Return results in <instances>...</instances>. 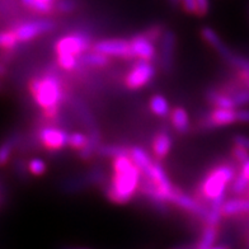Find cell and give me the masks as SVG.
<instances>
[{"label":"cell","instance_id":"cell-1","mask_svg":"<svg viewBox=\"0 0 249 249\" xmlns=\"http://www.w3.org/2000/svg\"><path fill=\"white\" fill-rule=\"evenodd\" d=\"M112 171L111 182L106 188L107 198L117 205L128 203L134 198L135 194L140 191L142 179L141 171L130 154L112 159Z\"/></svg>","mask_w":249,"mask_h":249},{"label":"cell","instance_id":"cell-2","mask_svg":"<svg viewBox=\"0 0 249 249\" xmlns=\"http://www.w3.org/2000/svg\"><path fill=\"white\" fill-rule=\"evenodd\" d=\"M28 89L33 101L43 111V115L47 118L57 116L60 105L65 98V90L59 75L47 71L43 75L35 76L30 80Z\"/></svg>","mask_w":249,"mask_h":249},{"label":"cell","instance_id":"cell-3","mask_svg":"<svg viewBox=\"0 0 249 249\" xmlns=\"http://www.w3.org/2000/svg\"><path fill=\"white\" fill-rule=\"evenodd\" d=\"M239 173L233 161H223L216 164L205 174V177L197 186V200L203 201L207 205L213 201L226 197V188L233 183V180Z\"/></svg>","mask_w":249,"mask_h":249},{"label":"cell","instance_id":"cell-4","mask_svg":"<svg viewBox=\"0 0 249 249\" xmlns=\"http://www.w3.org/2000/svg\"><path fill=\"white\" fill-rule=\"evenodd\" d=\"M92 47V37L88 33L79 31L60 37L55 42L53 51L56 56H74L80 59Z\"/></svg>","mask_w":249,"mask_h":249},{"label":"cell","instance_id":"cell-5","mask_svg":"<svg viewBox=\"0 0 249 249\" xmlns=\"http://www.w3.org/2000/svg\"><path fill=\"white\" fill-rule=\"evenodd\" d=\"M93 51L106 55L107 57H120V59H135L130 39L106 38L93 43Z\"/></svg>","mask_w":249,"mask_h":249},{"label":"cell","instance_id":"cell-6","mask_svg":"<svg viewBox=\"0 0 249 249\" xmlns=\"http://www.w3.org/2000/svg\"><path fill=\"white\" fill-rule=\"evenodd\" d=\"M154 76V65L151 62L138 60L124 76V86L130 90H139L148 86Z\"/></svg>","mask_w":249,"mask_h":249},{"label":"cell","instance_id":"cell-7","mask_svg":"<svg viewBox=\"0 0 249 249\" xmlns=\"http://www.w3.org/2000/svg\"><path fill=\"white\" fill-rule=\"evenodd\" d=\"M55 28V22L50 19H37L28 20L18 24L13 28L17 35V38L19 43L30 42L37 37L42 36L45 33H49Z\"/></svg>","mask_w":249,"mask_h":249},{"label":"cell","instance_id":"cell-8","mask_svg":"<svg viewBox=\"0 0 249 249\" xmlns=\"http://www.w3.org/2000/svg\"><path fill=\"white\" fill-rule=\"evenodd\" d=\"M39 142L49 151H60L68 146L69 134L55 126H45L38 132Z\"/></svg>","mask_w":249,"mask_h":249},{"label":"cell","instance_id":"cell-9","mask_svg":"<svg viewBox=\"0 0 249 249\" xmlns=\"http://www.w3.org/2000/svg\"><path fill=\"white\" fill-rule=\"evenodd\" d=\"M173 205H176L177 207L182 209V210L187 211V213H192L195 216H197L198 219L203 220L206 219L207 213H209V207L205 206L202 202L195 198V197L190 196V195L184 194L180 190L176 191V195L173 197V201H172Z\"/></svg>","mask_w":249,"mask_h":249},{"label":"cell","instance_id":"cell-10","mask_svg":"<svg viewBox=\"0 0 249 249\" xmlns=\"http://www.w3.org/2000/svg\"><path fill=\"white\" fill-rule=\"evenodd\" d=\"M236 109H223L213 108L203 117L201 126L203 128L226 127L230 124H236Z\"/></svg>","mask_w":249,"mask_h":249},{"label":"cell","instance_id":"cell-11","mask_svg":"<svg viewBox=\"0 0 249 249\" xmlns=\"http://www.w3.org/2000/svg\"><path fill=\"white\" fill-rule=\"evenodd\" d=\"M131 47L132 53H134V57L141 61L151 62L155 59L157 55V50H155V45L153 41L145 36L144 33H139L135 35L131 39Z\"/></svg>","mask_w":249,"mask_h":249},{"label":"cell","instance_id":"cell-12","mask_svg":"<svg viewBox=\"0 0 249 249\" xmlns=\"http://www.w3.org/2000/svg\"><path fill=\"white\" fill-rule=\"evenodd\" d=\"M174 49H176V35L173 31L167 30L160 39V66L167 74L171 72L173 68Z\"/></svg>","mask_w":249,"mask_h":249},{"label":"cell","instance_id":"cell-13","mask_svg":"<svg viewBox=\"0 0 249 249\" xmlns=\"http://www.w3.org/2000/svg\"><path fill=\"white\" fill-rule=\"evenodd\" d=\"M71 106L76 115L80 118V121L84 124V127L87 128L88 135L101 134V130H99L98 124L95 121L94 116H93V113L90 112V109L88 108V106H87L84 102L80 101V99L78 98H72Z\"/></svg>","mask_w":249,"mask_h":249},{"label":"cell","instance_id":"cell-14","mask_svg":"<svg viewBox=\"0 0 249 249\" xmlns=\"http://www.w3.org/2000/svg\"><path fill=\"white\" fill-rule=\"evenodd\" d=\"M201 36H202V38L205 39V41H206V42L209 43V45H210V46L213 47V49L215 50L226 62L231 59V56H233L234 53H231V50L221 41V38H220V36L217 35L216 31L213 30L211 27H203V28H201Z\"/></svg>","mask_w":249,"mask_h":249},{"label":"cell","instance_id":"cell-15","mask_svg":"<svg viewBox=\"0 0 249 249\" xmlns=\"http://www.w3.org/2000/svg\"><path fill=\"white\" fill-rule=\"evenodd\" d=\"M224 217L249 216V198L248 197H233L228 198L223 206Z\"/></svg>","mask_w":249,"mask_h":249},{"label":"cell","instance_id":"cell-16","mask_svg":"<svg viewBox=\"0 0 249 249\" xmlns=\"http://www.w3.org/2000/svg\"><path fill=\"white\" fill-rule=\"evenodd\" d=\"M172 145H173V140L168 132L160 131L155 134L154 139L151 141V150L155 159L159 161L167 158L172 150Z\"/></svg>","mask_w":249,"mask_h":249},{"label":"cell","instance_id":"cell-17","mask_svg":"<svg viewBox=\"0 0 249 249\" xmlns=\"http://www.w3.org/2000/svg\"><path fill=\"white\" fill-rule=\"evenodd\" d=\"M130 157L132 158V160L135 161V164L138 165L139 169L141 171L142 177H148L149 174L153 171V167H154L155 161L153 158L149 155V153L146 150H144L140 146H134V148L130 149Z\"/></svg>","mask_w":249,"mask_h":249},{"label":"cell","instance_id":"cell-18","mask_svg":"<svg viewBox=\"0 0 249 249\" xmlns=\"http://www.w3.org/2000/svg\"><path fill=\"white\" fill-rule=\"evenodd\" d=\"M206 99L211 106L215 108L223 109H235V102L233 97L224 90H217V89H210L206 92Z\"/></svg>","mask_w":249,"mask_h":249},{"label":"cell","instance_id":"cell-19","mask_svg":"<svg viewBox=\"0 0 249 249\" xmlns=\"http://www.w3.org/2000/svg\"><path fill=\"white\" fill-rule=\"evenodd\" d=\"M171 122L178 134H187L190 130V117L183 107H176L171 113Z\"/></svg>","mask_w":249,"mask_h":249},{"label":"cell","instance_id":"cell-20","mask_svg":"<svg viewBox=\"0 0 249 249\" xmlns=\"http://www.w3.org/2000/svg\"><path fill=\"white\" fill-rule=\"evenodd\" d=\"M219 236V228L217 226L205 225L200 239L196 243L197 249H209L215 246V243Z\"/></svg>","mask_w":249,"mask_h":249},{"label":"cell","instance_id":"cell-21","mask_svg":"<svg viewBox=\"0 0 249 249\" xmlns=\"http://www.w3.org/2000/svg\"><path fill=\"white\" fill-rule=\"evenodd\" d=\"M149 108L158 117H168L172 113L169 103L161 94H155L151 97L149 101Z\"/></svg>","mask_w":249,"mask_h":249},{"label":"cell","instance_id":"cell-22","mask_svg":"<svg viewBox=\"0 0 249 249\" xmlns=\"http://www.w3.org/2000/svg\"><path fill=\"white\" fill-rule=\"evenodd\" d=\"M79 64H82L83 66H90V68H105L109 64V57L92 50L79 59Z\"/></svg>","mask_w":249,"mask_h":249},{"label":"cell","instance_id":"cell-23","mask_svg":"<svg viewBox=\"0 0 249 249\" xmlns=\"http://www.w3.org/2000/svg\"><path fill=\"white\" fill-rule=\"evenodd\" d=\"M97 154L101 155L103 158H111V159H116L118 157H122V155L130 154V149L121 146V145H103L102 144L99 146Z\"/></svg>","mask_w":249,"mask_h":249},{"label":"cell","instance_id":"cell-24","mask_svg":"<svg viewBox=\"0 0 249 249\" xmlns=\"http://www.w3.org/2000/svg\"><path fill=\"white\" fill-rule=\"evenodd\" d=\"M18 38H17V35L14 32V30H3L0 33V46L3 49V51H13L17 46H18Z\"/></svg>","mask_w":249,"mask_h":249},{"label":"cell","instance_id":"cell-25","mask_svg":"<svg viewBox=\"0 0 249 249\" xmlns=\"http://www.w3.org/2000/svg\"><path fill=\"white\" fill-rule=\"evenodd\" d=\"M20 1L31 12H35L37 14H51L55 12V7L53 5L41 3L38 0H20Z\"/></svg>","mask_w":249,"mask_h":249},{"label":"cell","instance_id":"cell-26","mask_svg":"<svg viewBox=\"0 0 249 249\" xmlns=\"http://www.w3.org/2000/svg\"><path fill=\"white\" fill-rule=\"evenodd\" d=\"M248 191H249V180L247 179L244 176L238 173L235 179L233 180V183L230 184V192H231V195H235L236 197H239V196H243V195H247Z\"/></svg>","mask_w":249,"mask_h":249},{"label":"cell","instance_id":"cell-27","mask_svg":"<svg viewBox=\"0 0 249 249\" xmlns=\"http://www.w3.org/2000/svg\"><path fill=\"white\" fill-rule=\"evenodd\" d=\"M225 93L230 94L233 97L234 102H235L236 108L242 107V106H249V89H236V88H229V90H224Z\"/></svg>","mask_w":249,"mask_h":249},{"label":"cell","instance_id":"cell-28","mask_svg":"<svg viewBox=\"0 0 249 249\" xmlns=\"http://www.w3.org/2000/svg\"><path fill=\"white\" fill-rule=\"evenodd\" d=\"M88 135L83 134V132H72V134H69L68 146H70V148L79 153V151H82L83 149L86 148L87 144H88Z\"/></svg>","mask_w":249,"mask_h":249},{"label":"cell","instance_id":"cell-29","mask_svg":"<svg viewBox=\"0 0 249 249\" xmlns=\"http://www.w3.org/2000/svg\"><path fill=\"white\" fill-rule=\"evenodd\" d=\"M16 144V136H9L7 140H4L1 149H0V164H1V167H5L9 161L10 154H12Z\"/></svg>","mask_w":249,"mask_h":249},{"label":"cell","instance_id":"cell-30","mask_svg":"<svg viewBox=\"0 0 249 249\" xmlns=\"http://www.w3.org/2000/svg\"><path fill=\"white\" fill-rule=\"evenodd\" d=\"M56 61L65 71H74L79 65V59L74 56H56Z\"/></svg>","mask_w":249,"mask_h":249},{"label":"cell","instance_id":"cell-31","mask_svg":"<svg viewBox=\"0 0 249 249\" xmlns=\"http://www.w3.org/2000/svg\"><path fill=\"white\" fill-rule=\"evenodd\" d=\"M27 168H28V173H31L32 176H36V177H39L42 176L46 172V163L39 159V158H33L31 159L28 163H27Z\"/></svg>","mask_w":249,"mask_h":249},{"label":"cell","instance_id":"cell-32","mask_svg":"<svg viewBox=\"0 0 249 249\" xmlns=\"http://www.w3.org/2000/svg\"><path fill=\"white\" fill-rule=\"evenodd\" d=\"M75 0H59L55 5V12H59L61 14H69L76 9Z\"/></svg>","mask_w":249,"mask_h":249},{"label":"cell","instance_id":"cell-33","mask_svg":"<svg viewBox=\"0 0 249 249\" xmlns=\"http://www.w3.org/2000/svg\"><path fill=\"white\" fill-rule=\"evenodd\" d=\"M164 32H165V31L163 30V27H161L160 24H153V26L149 27L148 30L142 33H144L145 36L148 37L150 41L155 42V41H158V39L163 37Z\"/></svg>","mask_w":249,"mask_h":249},{"label":"cell","instance_id":"cell-34","mask_svg":"<svg viewBox=\"0 0 249 249\" xmlns=\"http://www.w3.org/2000/svg\"><path fill=\"white\" fill-rule=\"evenodd\" d=\"M231 157H233V159L236 163L242 164L249 159V151L246 150V149L239 148V146H233V149H231Z\"/></svg>","mask_w":249,"mask_h":249},{"label":"cell","instance_id":"cell-35","mask_svg":"<svg viewBox=\"0 0 249 249\" xmlns=\"http://www.w3.org/2000/svg\"><path fill=\"white\" fill-rule=\"evenodd\" d=\"M210 8L209 0H196V14L198 17H205Z\"/></svg>","mask_w":249,"mask_h":249},{"label":"cell","instance_id":"cell-36","mask_svg":"<svg viewBox=\"0 0 249 249\" xmlns=\"http://www.w3.org/2000/svg\"><path fill=\"white\" fill-rule=\"evenodd\" d=\"M234 146H239V148L246 149L249 151V136L246 135H236L233 138Z\"/></svg>","mask_w":249,"mask_h":249},{"label":"cell","instance_id":"cell-37","mask_svg":"<svg viewBox=\"0 0 249 249\" xmlns=\"http://www.w3.org/2000/svg\"><path fill=\"white\" fill-rule=\"evenodd\" d=\"M238 124H249V109H236Z\"/></svg>","mask_w":249,"mask_h":249},{"label":"cell","instance_id":"cell-38","mask_svg":"<svg viewBox=\"0 0 249 249\" xmlns=\"http://www.w3.org/2000/svg\"><path fill=\"white\" fill-rule=\"evenodd\" d=\"M182 7L186 10V13H196V0H182Z\"/></svg>","mask_w":249,"mask_h":249},{"label":"cell","instance_id":"cell-39","mask_svg":"<svg viewBox=\"0 0 249 249\" xmlns=\"http://www.w3.org/2000/svg\"><path fill=\"white\" fill-rule=\"evenodd\" d=\"M239 173L249 180V159L244 161V163L239 164Z\"/></svg>","mask_w":249,"mask_h":249},{"label":"cell","instance_id":"cell-40","mask_svg":"<svg viewBox=\"0 0 249 249\" xmlns=\"http://www.w3.org/2000/svg\"><path fill=\"white\" fill-rule=\"evenodd\" d=\"M238 78L246 86V88L249 89V71H238Z\"/></svg>","mask_w":249,"mask_h":249},{"label":"cell","instance_id":"cell-41","mask_svg":"<svg viewBox=\"0 0 249 249\" xmlns=\"http://www.w3.org/2000/svg\"><path fill=\"white\" fill-rule=\"evenodd\" d=\"M171 249H197L196 243H188V244H180V246L173 247Z\"/></svg>","mask_w":249,"mask_h":249},{"label":"cell","instance_id":"cell-42","mask_svg":"<svg viewBox=\"0 0 249 249\" xmlns=\"http://www.w3.org/2000/svg\"><path fill=\"white\" fill-rule=\"evenodd\" d=\"M38 1H41V3H45V4H49V5H53L55 7V0H38Z\"/></svg>","mask_w":249,"mask_h":249},{"label":"cell","instance_id":"cell-43","mask_svg":"<svg viewBox=\"0 0 249 249\" xmlns=\"http://www.w3.org/2000/svg\"><path fill=\"white\" fill-rule=\"evenodd\" d=\"M209 249H230L228 246H213Z\"/></svg>","mask_w":249,"mask_h":249},{"label":"cell","instance_id":"cell-44","mask_svg":"<svg viewBox=\"0 0 249 249\" xmlns=\"http://www.w3.org/2000/svg\"><path fill=\"white\" fill-rule=\"evenodd\" d=\"M173 7H177L178 4H182V0H169Z\"/></svg>","mask_w":249,"mask_h":249},{"label":"cell","instance_id":"cell-45","mask_svg":"<svg viewBox=\"0 0 249 249\" xmlns=\"http://www.w3.org/2000/svg\"><path fill=\"white\" fill-rule=\"evenodd\" d=\"M62 249H88V248H84V247H64Z\"/></svg>","mask_w":249,"mask_h":249},{"label":"cell","instance_id":"cell-46","mask_svg":"<svg viewBox=\"0 0 249 249\" xmlns=\"http://www.w3.org/2000/svg\"><path fill=\"white\" fill-rule=\"evenodd\" d=\"M246 249H249V234L247 236V240H246Z\"/></svg>","mask_w":249,"mask_h":249},{"label":"cell","instance_id":"cell-47","mask_svg":"<svg viewBox=\"0 0 249 249\" xmlns=\"http://www.w3.org/2000/svg\"><path fill=\"white\" fill-rule=\"evenodd\" d=\"M246 197H248V198H249V191H248V192H247V195H246Z\"/></svg>","mask_w":249,"mask_h":249}]
</instances>
